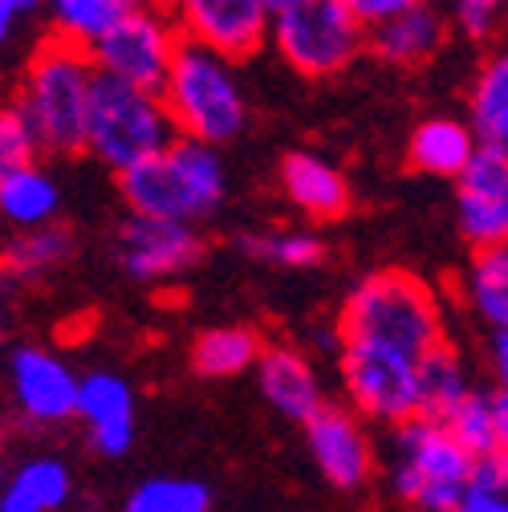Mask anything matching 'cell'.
<instances>
[{"mask_svg": "<svg viewBox=\"0 0 508 512\" xmlns=\"http://www.w3.org/2000/svg\"><path fill=\"white\" fill-rule=\"evenodd\" d=\"M204 256V236L192 224L151 216H126L118 228V265L143 285H167L187 277Z\"/></svg>", "mask_w": 508, "mask_h": 512, "instance_id": "obj_11", "label": "cell"}, {"mask_svg": "<svg viewBox=\"0 0 508 512\" xmlns=\"http://www.w3.org/2000/svg\"><path fill=\"white\" fill-rule=\"evenodd\" d=\"M37 159H41V151L29 135L25 118L17 114L13 102H0V183H5L13 171L37 163Z\"/></svg>", "mask_w": 508, "mask_h": 512, "instance_id": "obj_33", "label": "cell"}, {"mask_svg": "<svg viewBox=\"0 0 508 512\" xmlns=\"http://www.w3.org/2000/svg\"><path fill=\"white\" fill-rule=\"evenodd\" d=\"M269 41L301 78H334L366 45V29L342 0H281L269 13Z\"/></svg>", "mask_w": 508, "mask_h": 512, "instance_id": "obj_7", "label": "cell"}, {"mask_svg": "<svg viewBox=\"0 0 508 512\" xmlns=\"http://www.w3.org/2000/svg\"><path fill=\"white\" fill-rule=\"evenodd\" d=\"M472 456L452 439V431L435 419H407L391 427V447H387V480L399 504L411 512H448L468 476H472Z\"/></svg>", "mask_w": 508, "mask_h": 512, "instance_id": "obj_6", "label": "cell"}, {"mask_svg": "<svg viewBox=\"0 0 508 512\" xmlns=\"http://www.w3.org/2000/svg\"><path fill=\"white\" fill-rule=\"evenodd\" d=\"M484 358H488L492 382H496V387H500V391H508V330H496V334H488Z\"/></svg>", "mask_w": 508, "mask_h": 512, "instance_id": "obj_36", "label": "cell"}, {"mask_svg": "<svg viewBox=\"0 0 508 512\" xmlns=\"http://www.w3.org/2000/svg\"><path fill=\"white\" fill-rule=\"evenodd\" d=\"M171 143H175V126L155 90H139L102 74L94 78L82 151H90L114 175H126L139 163L155 159L159 151H167Z\"/></svg>", "mask_w": 508, "mask_h": 512, "instance_id": "obj_5", "label": "cell"}, {"mask_svg": "<svg viewBox=\"0 0 508 512\" xmlns=\"http://www.w3.org/2000/svg\"><path fill=\"white\" fill-rule=\"evenodd\" d=\"M78 370L45 350V346H17L9 354V391L17 411L37 427H61L74 419L78 407Z\"/></svg>", "mask_w": 508, "mask_h": 512, "instance_id": "obj_13", "label": "cell"}, {"mask_svg": "<svg viewBox=\"0 0 508 512\" xmlns=\"http://www.w3.org/2000/svg\"><path fill=\"white\" fill-rule=\"evenodd\" d=\"M338 342H358L374 350H391L411 362H423L443 346V305L435 289L407 269L366 273L342 301Z\"/></svg>", "mask_w": 508, "mask_h": 512, "instance_id": "obj_1", "label": "cell"}, {"mask_svg": "<svg viewBox=\"0 0 508 512\" xmlns=\"http://www.w3.org/2000/svg\"><path fill=\"white\" fill-rule=\"evenodd\" d=\"M151 5H159V0H41L53 37L70 41L78 49H90L118 21H126L139 9H151Z\"/></svg>", "mask_w": 508, "mask_h": 512, "instance_id": "obj_24", "label": "cell"}, {"mask_svg": "<svg viewBox=\"0 0 508 512\" xmlns=\"http://www.w3.org/2000/svg\"><path fill=\"white\" fill-rule=\"evenodd\" d=\"M443 17H448V29H456L464 41L492 45L508 33V0H448Z\"/></svg>", "mask_w": 508, "mask_h": 512, "instance_id": "obj_32", "label": "cell"}, {"mask_svg": "<svg viewBox=\"0 0 508 512\" xmlns=\"http://www.w3.org/2000/svg\"><path fill=\"white\" fill-rule=\"evenodd\" d=\"M443 427L452 431V439L464 447L472 460H484L496 452V431H492V391H480L472 387L456 407L452 415L443 419Z\"/></svg>", "mask_w": 508, "mask_h": 512, "instance_id": "obj_30", "label": "cell"}, {"mask_svg": "<svg viewBox=\"0 0 508 512\" xmlns=\"http://www.w3.org/2000/svg\"><path fill=\"white\" fill-rule=\"evenodd\" d=\"M281 187H285V200L317 224H334L350 212V183L346 171L317 155V151H289L281 159Z\"/></svg>", "mask_w": 508, "mask_h": 512, "instance_id": "obj_17", "label": "cell"}, {"mask_svg": "<svg viewBox=\"0 0 508 512\" xmlns=\"http://www.w3.org/2000/svg\"><path fill=\"white\" fill-rule=\"evenodd\" d=\"M118 187H122V200L131 208V216H151V220L196 228L220 212L228 196V175H224L220 151L192 143V139H175L155 159L118 175Z\"/></svg>", "mask_w": 508, "mask_h": 512, "instance_id": "obj_4", "label": "cell"}, {"mask_svg": "<svg viewBox=\"0 0 508 512\" xmlns=\"http://www.w3.org/2000/svg\"><path fill=\"white\" fill-rule=\"evenodd\" d=\"M305 447H309L313 468L338 492L366 488L378 468L374 435H370L366 419H358L350 407H338V403H326L305 423Z\"/></svg>", "mask_w": 508, "mask_h": 512, "instance_id": "obj_12", "label": "cell"}, {"mask_svg": "<svg viewBox=\"0 0 508 512\" xmlns=\"http://www.w3.org/2000/svg\"><path fill=\"white\" fill-rule=\"evenodd\" d=\"M74 496V472L61 456H29L0 484V512H61Z\"/></svg>", "mask_w": 508, "mask_h": 512, "instance_id": "obj_21", "label": "cell"}, {"mask_svg": "<svg viewBox=\"0 0 508 512\" xmlns=\"http://www.w3.org/2000/svg\"><path fill=\"white\" fill-rule=\"evenodd\" d=\"M257 387L265 395V403L289 419V423H309L317 411L326 407V387H322V374H317L313 358L301 346H265L257 358Z\"/></svg>", "mask_w": 508, "mask_h": 512, "instance_id": "obj_16", "label": "cell"}, {"mask_svg": "<svg viewBox=\"0 0 508 512\" xmlns=\"http://www.w3.org/2000/svg\"><path fill=\"white\" fill-rule=\"evenodd\" d=\"M265 342L252 326H212L192 342V370L204 378H240L257 366Z\"/></svg>", "mask_w": 508, "mask_h": 512, "instance_id": "obj_27", "label": "cell"}, {"mask_svg": "<svg viewBox=\"0 0 508 512\" xmlns=\"http://www.w3.org/2000/svg\"><path fill=\"white\" fill-rule=\"evenodd\" d=\"M452 29H448V17L435 0L427 5H415L399 17H391L387 25H378L366 33L370 49L387 61V66H399V70H415V66H427L431 57H439V49L448 45Z\"/></svg>", "mask_w": 508, "mask_h": 512, "instance_id": "obj_18", "label": "cell"}, {"mask_svg": "<svg viewBox=\"0 0 508 512\" xmlns=\"http://www.w3.org/2000/svg\"><path fill=\"white\" fill-rule=\"evenodd\" d=\"M240 248L277 269H317L326 261V240L309 228H273V232H244Z\"/></svg>", "mask_w": 508, "mask_h": 512, "instance_id": "obj_28", "label": "cell"}, {"mask_svg": "<svg viewBox=\"0 0 508 512\" xmlns=\"http://www.w3.org/2000/svg\"><path fill=\"white\" fill-rule=\"evenodd\" d=\"M74 252H78V240L70 228L45 224L29 232H13L5 248H0V269H5V277H17V281H41L57 273L61 265H70Z\"/></svg>", "mask_w": 508, "mask_h": 512, "instance_id": "obj_25", "label": "cell"}, {"mask_svg": "<svg viewBox=\"0 0 508 512\" xmlns=\"http://www.w3.org/2000/svg\"><path fill=\"white\" fill-rule=\"evenodd\" d=\"M74 419L82 423L90 447L102 460H122L139 435V407L135 387L114 370H90L78 378V407Z\"/></svg>", "mask_w": 508, "mask_h": 512, "instance_id": "obj_15", "label": "cell"}, {"mask_svg": "<svg viewBox=\"0 0 508 512\" xmlns=\"http://www.w3.org/2000/svg\"><path fill=\"white\" fill-rule=\"evenodd\" d=\"M94 78H98V70H94L90 53L70 41L49 37L29 53L13 106L25 118L41 155L66 159V155L82 151Z\"/></svg>", "mask_w": 508, "mask_h": 512, "instance_id": "obj_2", "label": "cell"}, {"mask_svg": "<svg viewBox=\"0 0 508 512\" xmlns=\"http://www.w3.org/2000/svg\"><path fill=\"white\" fill-rule=\"evenodd\" d=\"M415 370L419 362L403 354L358 346V342H338V378H342L346 403L366 423L399 427L419 415Z\"/></svg>", "mask_w": 508, "mask_h": 512, "instance_id": "obj_8", "label": "cell"}, {"mask_svg": "<svg viewBox=\"0 0 508 512\" xmlns=\"http://www.w3.org/2000/svg\"><path fill=\"white\" fill-rule=\"evenodd\" d=\"M456 183L460 236L480 252L508 244V155L480 147Z\"/></svg>", "mask_w": 508, "mask_h": 512, "instance_id": "obj_14", "label": "cell"}, {"mask_svg": "<svg viewBox=\"0 0 508 512\" xmlns=\"http://www.w3.org/2000/svg\"><path fill=\"white\" fill-rule=\"evenodd\" d=\"M456 293L488 334L508 330V244L480 248L464 265Z\"/></svg>", "mask_w": 508, "mask_h": 512, "instance_id": "obj_23", "label": "cell"}, {"mask_svg": "<svg viewBox=\"0 0 508 512\" xmlns=\"http://www.w3.org/2000/svg\"><path fill=\"white\" fill-rule=\"evenodd\" d=\"M448 512H508V456L492 452L476 460L460 500Z\"/></svg>", "mask_w": 508, "mask_h": 512, "instance_id": "obj_31", "label": "cell"}, {"mask_svg": "<svg viewBox=\"0 0 508 512\" xmlns=\"http://www.w3.org/2000/svg\"><path fill=\"white\" fill-rule=\"evenodd\" d=\"M41 13V0H0V53H5L17 33Z\"/></svg>", "mask_w": 508, "mask_h": 512, "instance_id": "obj_35", "label": "cell"}, {"mask_svg": "<svg viewBox=\"0 0 508 512\" xmlns=\"http://www.w3.org/2000/svg\"><path fill=\"white\" fill-rule=\"evenodd\" d=\"M476 151H480V143L472 135V126L464 118H448V114L423 118L407 139L411 167L423 175H435V179H460V171L476 159Z\"/></svg>", "mask_w": 508, "mask_h": 512, "instance_id": "obj_20", "label": "cell"}, {"mask_svg": "<svg viewBox=\"0 0 508 512\" xmlns=\"http://www.w3.org/2000/svg\"><path fill=\"white\" fill-rule=\"evenodd\" d=\"M5 289H9V277L0 269V305H5ZM0 342H5V322H0Z\"/></svg>", "mask_w": 508, "mask_h": 512, "instance_id": "obj_38", "label": "cell"}, {"mask_svg": "<svg viewBox=\"0 0 508 512\" xmlns=\"http://www.w3.org/2000/svg\"><path fill=\"white\" fill-rule=\"evenodd\" d=\"M415 391H419V415L423 419H435L443 423L452 415V407L472 391V378H468V366L464 358L456 354V346H435L419 370H415Z\"/></svg>", "mask_w": 508, "mask_h": 512, "instance_id": "obj_26", "label": "cell"}, {"mask_svg": "<svg viewBox=\"0 0 508 512\" xmlns=\"http://www.w3.org/2000/svg\"><path fill=\"white\" fill-rule=\"evenodd\" d=\"M492 431H496V452L508 456V391L492 387Z\"/></svg>", "mask_w": 508, "mask_h": 512, "instance_id": "obj_37", "label": "cell"}, {"mask_svg": "<svg viewBox=\"0 0 508 512\" xmlns=\"http://www.w3.org/2000/svg\"><path fill=\"white\" fill-rule=\"evenodd\" d=\"M472 135L488 151L508 155V45H496L476 66V78L468 86V118Z\"/></svg>", "mask_w": 508, "mask_h": 512, "instance_id": "obj_19", "label": "cell"}, {"mask_svg": "<svg viewBox=\"0 0 508 512\" xmlns=\"http://www.w3.org/2000/svg\"><path fill=\"white\" fill-rule=\"evenodd\" d=\"M179 33L167 21V13L159 5L139 9L126 21H118L106 37H98L86 53L94 61V70L102 78L126 82V86H139V90H163L167 70L179 53Z\"/></svg>", "mask_w": 508, "mask_h": 512, "instance_id": "obj_9", "label": "cell"}, {"mask_svg": "<svg viewBox=\"0 0 508 512\" xmlns=\"http://www.w3.org/2000/svg\"><path fill=\"white\" fill-rule=\"evenodd\" d=\"M57 212H61V183L41 159L0 183V224L5 228L13 232L45 228L57 224Z\"/></svg>", "mask_w": 508, "mask_h": 512, "instance_id": "obj_22", "label": "cell"}, {"mask_svg": "<svg viewBox=\"0 0 508 512\" xmlns=\"http://www.w3.org/2000/svg\"><path fill=\"white\" fill-rule=\"evenodd\" d=\"M159 98L175 126V139H192L212 151L236 143L248 126V94L236 61L200 45H179Z\"/></svg>", "mask_w": 508, "mask_h": 512, "instance_id": "obj_3", "label": "cell"}, {"mask_svg": "<svg viewBox=\"0 0 508 512\" xmlns=\"http://www.w3.org/2000/svg\"><path fill=\"white\" fill-rule=\"evenodd\" d=\"M122 512H212V488L192 476H151L131 488Z\"/></svg>", "mask_w": 508, "mask_h": 512, "instance_id": "obj_29", "label": "cell"}, {"mask_svg": "<svg viewBox=\"0 0 508 512\" xmlns=\"http://www.w3.org/2000/svg\"><path fill=\"white\" fill-rule=\"evenodd\" d=\"M159 9L175 25L179 41L212 49L236 66L269 41L265 0H159Z\"/></svg>", "mask_w": 508, "mask_h": 512, "instance_id": "obj_10", "label": "cell"}, {"mask_svg": "<svg viewBox=\"0 0 508 512\" xmlns=\"http://www.w3.org/2000/svg\"><path fill=\"white\" fill-rule=\"evenodd\" d=\"M342 5H346V9L354 13V21L370 33V29L387 25L391 17H399V13L415 9V5H427V0H342Z\"/></svg>", "mask_w": 508, "mask_h": 512, "instance_id": "obj_34", "label": "cell"}]
</instances>
